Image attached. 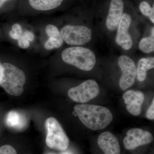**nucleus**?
<instances>
[{
	"label": "nucleus",
	"mask_w": 154,
	"mask_h": 154,
	"mask_svg": "<svg viewBox=\"0 0 154 154\" xmlns=\"http://www.w3.org/2000/svg\"><path fill=\"white\" fill-rule=\"evenodd\" d=\"M74 110L85 126L93 130L104 129L110 124L113 115L109 109L99 105L77 104Z\"/></svg>",
	"instance_id": "f257e3e1"
},
{
	"label": "nucleus",
	"mask_w": 154,
	"mask_h": 154,
	"mask_svg": "<svg viewBox=\"0 0 154 154\" xmlns=\"http://www.w3.org/2000/svg\"><path fill=\"white\" fill-rule=\"evenodd\" d=\"M2 75L0 85L8 94L13 96H20L24 91L26 77L22 70L9 63L2 64Z\"/></svg>",
	"instance_id": "f03ea898"
},
{
	"label": "nucleus",
	"mask_w": 154,
	"mask_h": 154,
	"mask_svg": "<svg viewBox=\"0 0 154 154\" xmlns=\"http://www.w3.org/2000/svg\"><path fill=\"white\" fill-rule=\"evenodd\" d=\"M61 57L66 63L85 71L91 70L96 63V57L94 53L86 48H68L63 51Z\"/></svg>",
	"instance_id": "7ed1b4c3"
},
{
	"label": "nucleus",
	"mask_w": 154,
	"mask_h": 154,
	"mask_svg": "<svg viewBox=\"0 0 154 154\" xmlns=\"http://www.w3.org/2000/svg\"><path fill=\"white\" fill-rule=\"evenodd\" d=\"M47 134L46 143L50 148L65 151L68 148L69 140L62 127L56 119L50 117L45 122Z\"/></svg>",
	"instance_id": "20e7f679"
},
{
	"label": "nucleus",
	"mask_w": 154,
	"mask_h": 154,
	"mask_svg": "<svg viewBox=\"0 0 154 154\" xmlns=\"http://www.w3.org/2000/svg\"><path fill=\"white\" fill-rule=\"evenodd\" d=\"M60 33L63 40L70 45H83L92 38V30L85 26L66 25L62 28Z\"/></svg>",
	"instance_id": "39448f33"
},
{
	"label": "nucleus",
	"mask_w": 154,
	"mask_h": 154,
	"mask_svg": "<svg viewBox=\"0 0 154 154\" xmlns=\"http://www.w3.org/2000/svg\"><path fill=\"white\" fill-rule=\"evenodd\" d=\"M100 88L98 83L93 80H88L79 85L71 88L68 94L73 101L78 103H86L99 95Z\"/></svg>",
	"instance_id": "423d86ee"
},
{
	"label": "nucleus",
	"mask_w": 154,
	"mask_h": 154,
	"mask_svg": "<svg viewBox=\"0 0 154 154\" xmlns=\"http://www.w3.org/2000/svg\"><path fill=\"white\" fill-rule=\"evenodd\" d=\"M118 64L122 71L119 85L122 91H125L134 83L137 76V68L134 61L126 55L119 58Z\"/></svg>",
	"instance_id": "0eeeda50"
},
{
	"label": "nucleus",
	"mask_w": 154,
	"mask_h": 154,
	"mask_svg": "<svg viewBox=\"0 0 154 154\" xmlns=\"http://www.w3.org/2000/svg\"><path fill=\"white\" fill-rule=\"evenodd\" d=\"M153 140L150 132L139 128H133L127 132L123 140L125 148L133 150L140 146L151 143Z\"/></svg>",
	"instance_id": "6e6552de"
},
{
	"label": "nucleus",
	"mask_w": 154,
	"mask_h": 154,
	"mask_svg": "<svg viewBox=\"0 0 154 154\" xmlns=\"http://www.w3.org/2000/svg\"><path fill=\"white\" fill-rule=\"evenodd\" d=\"M131 21V15L128 13H124L117 27L116 42L124 50H128L132 46V38L128 33Z\"/></svg>",
	"instance_id": "1a4fd4ad"
},
{
	"label": "nucleus",
	"mask_w": 154,
	"mask_h": 154,
	"mask_svg": "<svg viewBox=\"0 0 154 154\" xmlns=\"http://www.w3.org/2000/svg\"><path fill=\"white\" fill-rule=\"evenodd\" d=\"M125 3L124 0H110L106 24L107 29L115 30L124 13Z\"/></svg>",
	"instance_id": "9d476101"
},
{
	"label": "nucleus",
	"mask_w": 154,
	"mask_h": 154,
	"mask_svg": "<svg viewBox=\"0 0 154 154\" xmlns=\"http://www.w3.org/2000/svg\"><path fill=\"white\" fill-rule=\"evenodd\" d=\"M122 97L128 112L135 116L140 115L145 99L143 93L140 91L128 90L123 94Z\"/></svg>",
	"instance_id": "9b49d317"
},
{
	"label": "nucleus",
	"mask_w": 154,
	"mask_h": 154,
	"mask_svg": "<svg viewBox=\"0 0 154 154\" xmlns=\"http://www.w3.org/2000/svg\"><path fill=\"white\" fill-rule=\"evenodd\" d=\"M98 144L105 154H120L121 153L118 139L108 131L102 133L99 136Z\"/></svg>",
	"instance_id": "f8f14e48"
},
{
	"label": "nucleus",
	"mask_w": 154,
	"mask_h": 154,
	"mask_svg": "<svg viewBox=\"0 0 154 154\" xmlns=\"http://www.w3.org/2000/svg\"><path fill=\"white\" fill-rule=\"evenodd\" d=\"M46 33L48 40L44 45L47 50H52L60 47L63 44V39L58 28L54 25H48L46 27Z\"/></svg>",
	"instance_id": "ddd939ff"
},
{
	"label": "nucleus",
	"mask_w": 154,
	"mask_h": 154,
	"mask_svg": "<svg viewBox=\"0 0 154 154\" xmlns=\"http://www.w3.org/2000/svg\"><path fill=\"white\" fill-rule=\"evenodd\" d=\"M6 123L9 127L21 130L25 128L28 121L26 117L22 113L17 111H11L7 115Z\"/></svg>",
	"instance_id": "4468645a"
},
{
	"label": "nucleus",
	"mask_w": 154,
	"mask_h": 154,
	"mask_svg": "<svg viewBox=\"0 0 154 154\" xmlns=\"http://www.w3.org/2000/svg\"><path fill=\"white\" fill-rule=\"evenodd\" d=\"M64 0H29L33 9L40 11H47L58 8Z\"/></svg>",
	"instance_id": "2eb2a0df"
},
{
	"label": "nucleus",
	"mask_w": 154,
	"mask_h": 154,
	"mask_svg": "<svg viewBox=\"0 0 154 154\" xmlns=\"http://www.w3.org/2000/svg\"><path fill=\"white\" fill-rule=\"evenodd\" d=\"M153 57L142 58L139 61L137 69V76L140 82H143L146 78L147 72L148 70L153 69Z\"/></svg>",
	"instance_id": "dca6fc26"
},
{
	"label": "nucleus",
	"mask_w": 154,
	"mask_h": 154,
	"mask_svg": "<svg viewBox=\"0 0 154 154\" xmlns=\"http://www.w3.org/2000/svg\"><path fill=\"white\" fill-rule=\"evenodd\" d=\"M139 48L143 52L150 53L154 50V28L151 30V35L149 37L142 38L139 44Z\"/></svg>",
	"instance_id": "f3484780"
},
{
	"label": "nucleus",
	"mask_w": 154,
	"mask_h": 154,
	"mask_svg": "<svg viewBox=\"0 0 154 154\" xmlns=\"http://www.w3.org/2000/svg\"><path fill=\"white\" fill-rule=\"evenodd\" d=\"M141 13L145 17H149L152 23H154V5L151 6L146 1H142L139 5Z\"/></svg>",
	"instance_id": "a211bd4d"
},
{
	"label": "nucleus",
	"mask_w": 154,
	"mask_h": 154,
	"mask_svg": "<svg viewBox=\"0 0 154 154\" xmlns=\"http://www.w3.org/2000/svg\"><path fill=\"white\" fill-rule=\"evenodd\" d=\"M12 28V30L9 33L10 36L13 39H19L23 33L21 25L19 24H15L13 25Z\"/></svg>",
	"instance_id": "6ab92c4d"
},
{
	"label": "nucleus",
	"mask_w": 154,
	"mask_h": 154,
	"mask_svg": "<svg viewBox=\"0 0 154 154\" xmlns=\"http://www.w3.org/2000/svg\"><path fill=\"white\" fill-rule=\"evenodd\" d=\"M18 40V45L21 48L25 49L28 48L30 46V42L24 36L23 33Z\"/></svg>",
	"instance_id": "aec40b11"
},
{
	"label": "nucleus",
	"mask_w": 154,
	"mask_h": 154,
	"mask_svg": "<svg viewBox=\"0 0 154 154\" xmlns=\"http://www.w3.org/2000/svg\"><path fill=\"white\" fill-rule=\"evenodd\" d=\"M0 154H17V152L13 146L6 145L0 147Z\"/></svg>",
	"instance_id": "412c9836"
},
{
	"label": "nucleus",
	"mask_w": 154,
	"mask_h": 154,
	"mask_svg": "<svg viewBox=\"0 0 154 154\" xmlns=\"http://www.w3.org/2000/svg\"><path fill=\"white\" fill-rule=\"evenodd\" d=\"M146 117L150 120L154 119V99H153L152 102L146 113Z\"/></svg>",
	"instance_id": "4be33fe9"
},
{
	"label": "nucleus",
	"mask_w": 154,
	"mask_h": 154,
	"mask_svg": "<svg viewBox=\"0 0 154 154\" xmlns=\"http://www.w3.org/2000/svg\"><path fill=\"white\" fill-rule=\"evenodd\" d=\"M23 33L29 42H32L34 40L35 36L34 34L31 31L26 30L25 32H23Z\"/></svg>",
	"instance_id": "5701e85b"
},
{
	"label": "nucleus",
	"mask_w": 154,
	"mask_h": 154,
	"mask_svg": "<svg viewBox=\"0 0 154 154\" xmlns=\"http://www.w3.org/2000/svg\"><path fill=\"white\" fill-rule=\"evenodd\" d=\"M10 0H0V8H1L6 2Z\"/></svg>",
	"instance_id": "b1692460"
},
{
	"label": "nucleus",
	"mask_w": 154,
	"mask_h": 154,
	"mask_svg": "<svg viewBox=\"0 0 154 154\" xmlns=\"http://www.w3.org/2000/svg\"><path fill=\"white\" fill-rule=\"evenodd\" d=\"M2 65L0 63V81L2 78Z\"/></svg>",
	"instance_id": "393cba45"
},
{
	"label": "nucleus",
	"mask_w": 154,
	"mask_h": 154,
	"mask_svg": "<svg viewBox=\"0 0 154 154\" xmlns=\"http://www.w3.org/2000/svg\"><path fill=\"white\" fill-rule=\"evenodd\" d=\"M61 154H72L71 153L69 152H64L63 153Z\"/></svg>",
	"instance_id": "a878e982"
},
{
	"label": "nucleus",
	"mask_w": 154,
	"mask_h": 154,
	"mask_svg": "<svg viewBox=\"0 0 154 154\" xmlns=\"http://www.w3.org/2000/svg\"><path fill=\"white\" fill-rule=\"evenodd\" d=\"M53 154V153H48V154Z\"/></svg>",
	"instance_id": "bb28decb"
}]
</instances>
